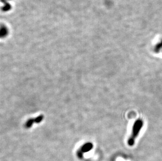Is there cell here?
<instances>
[{
    "label": "cell",
    "instance_id": "6da1fadb",
    "mask_svg": "<svg viewBox=\"0 0 162 161\" xmlns=\"http://www.w3.org/2000/svg\"><path fill=\"white\" fill-rule=\"evenodd\" d=\"M144 125L143 121L142 119H138L134 122L132 129L131 136L128 139L127 144L130 147H132L135 144L136 138L139 136L140 131Z\"/></svg>",
    "mask_w": 162,
    "mask_h": 161
},
{
    "label": "cell",
    "instance_id": "3957f363",
    "mask_svg": "<svg viewBox=\"0 0 162 161\" xmlns=\"http://www.w3.org/2000/svg\"><path fill=\"white\" fill-rule=\"evenodd\" d=\"M162 49V42L160 43L159 44H158L156 47V48H155V51H160V50Z\"/></svg>",
    "mask_w": 162,
    "mask_h": 161
},
{
    "label": "cell",
    "instance_id": "7a4b0ae2",
    "mask_svg": "<svg viewBox=\"0 0 162 161\" xmlns=\"http://www.w3.org/2000/svg\"><path fill=\"white\" fill-rule=\"evenodd\" d=\"M92 148H93L92 143H86L85 144H84L82 147V149H81V151H80V152H79L78 156L79 157H82L84 153H86L87 152L90 151L91 149H92Z\"/></svg>",
    "mask_w": 162,
    "mask_h": 161
}]
</instances>
